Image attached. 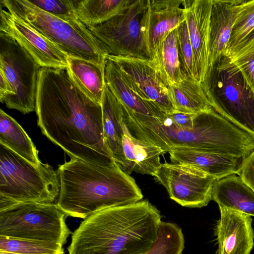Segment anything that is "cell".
<instances>
[{
    "label": "cell",
    "instance_id": "obj_1",
    "mask_svg": "<svg viewBox=\"0 0 254 254\" xmlns=\"http://www.w3.org/2000/svg\"><path fill=\"white\" fill-rule=\"evenodd\" d=\"M35 111L42 133L70 157L100 166L116 162L104 141L101 104L82 92L68 67H40Z\"/></svg>",
    "mask_w": 254,
    "mask_h": 254
},
{
    "label": "cell",
    "instance_id": "obj_2",
    "mask_svg": "<svg viewBox=\"0 0 254 254\" xmlns=\"http://www.w3.org/2000/svg\"><path fill=\"white\" fill-rule=\"evenodd\" d=\"M147 200L107 208L81 221L72 233L69 254H144L157 240L161 223Z\"/></svg>",
    "mask_w": 254,
    "mask_h": 254
},
{
    "label": "cell",
    "instance_id": "obj_3",
    "mask_svg": "<svg viewBox=\"0 0 254 254\" xmlns=\"http://www.w3.org/2000/svg\"><path fill=\"white\" fill-rule=\"evenodd\" d=\"M57 205L66 216L85 219L103 209L135 203L143 195L118 164L94 165L75 157L59 166Z\"/></svg>",
    "mask_w": 254,
    "mask_h": 254
},
{
    "label": "cell",
    "instance_id": "obj_4",
    "mask_svg": "<svg viewBox=\"0 0 254 254\" xmlns=\"http://www.w3.org/2000/svg\"><path fill=\"white\" fill-rule=\"evenodd\" d=\"M152 142L165 152L185 147L244 158L254 150V134L226 119L212 107L195 114L193 127L182 129L166 118L149 127Z\"/></svg>",
    "mask_w": 254,
    "mask_h": 254
},
{
    "label": "cell",
    "instance_id": "obj_5",
    "mask_svg": "<svg viewBox=\"0 0 254 254\" xmlns=\"http://www.w3.org/2000/svg\"><path fill=\"white\" fill-rule=\"evenodd\" d=\"M60 190L51 166L34 165L0 143V210L21 202L53 203Z\"/></svg>",
    "mask_w": 254,
    "mask_h": 254
},
{
    "label": "cell",
    "instance_id": "obj_6",
    "mask_svg": "<svg viewBox=\"0 0 254 254\" xmlns=\"http://www.w3.org/2000/svg\"><path fill=\"white\" fill-rule=\"evenodd\" d=\"M201 83L216 112L254 134V93L227 54H223L208 67Z\"/></svg>",
    "mask_w": 254,
    "mask_h": 254
},
{
    "label": "cell",
    "instance_id": "obj_7",
    "mask_svg": "<svg viewBox=\"0 0 254 254\" xmlns=\"http://www.w3.org/2000/svg\"><path fill=\"white\" fill-rule=\"evenodd\" d=\"M0 3L68 57L104 65L105 57L98 42L80 20L61 19L42 10L29 0H0Z\"/></svg>",
    "mask_w": 254,
    "mask_h": 254
},
{
    "label": "cell",
    "instance_id": "obj_8",
    "mask_svg": "<svg viewBox=\"0 0 254 254\" xmlns=\"http://www.w3.org/2000/svg\"><path fill=\"white\" fill-rule=\"evenodd\" d=\"M148 0H129L118 13L94 25H86L106 56L150 61L145 36Z\"/></svg>",
    "mask_w": 254,
    "mask_h": 254
},
{
    "label": "cell",
    "instance_id": "obj_9",
    "mask_svg": "<svg viewBox=\"0 0 254 254\" xmlns=\"http://www.w3.org/2000/svg\"><path fill=\"white\" fill-rule=\"evenodd\" d=\"M55 203L21 202L0 210V236L66 244L72 233Z\"/></svg>",
    "mask_w": 254,
    "mask_h": 254
},
{
    "label": "cell",
    "instance_id": "obj_10",
    "mask_svg": "<svg viewBox=\"0 0 254 254\" xmlns=\"http://www.w3.org/2000/svg\"><path fill=\"white\" fill-rule=\"evenodd\" d=\"M40 66L14 39L0 31V71L5 76L13 94L4 103L23 114L35 111Z\"/></svg>",
    "mask_w": 254,
    "mask_h": 254
},
{
    "label": "cell",
    "instance_id": "obj_11",
    "mask_svg": "<svg viewBox=\"0 0 254 254\" xmlns=\"http://www.w3.org/2000/svg\"><path fill=\"white\" fill-rule=\"evenodd\" d=\"M166 189L171 199L190 208H201L212 200L215 178L190 165L161 163L153 175Z\"/></svg>",
    "mask_w": 254,
    "mask_h": 254
},
{
    "label": "cell",
    "instance_id": "obj_12",
    "mask_svg": "<svg viewBox=\"0 0 254 254\" xmlns=\"http://www.w3.org/2000/svg\"><path fill=\"white\" fill-rule=\"evenodd\" d=\"M120 67L129 86L142 98L169 113L176 110L168 86L149 61L130 57L106 56Z\"/></svg>",
    "mask_w": 254,
    "mask_h": 254
},
{
    "label": "cell",
    "instance_id": "obj_13",
    "mask_svg": "<svg viewBox=\"0 0 254 254\" xmlns=\"http://www.w3.org/2000/svg\"><path fill=\"white\" fill-rule=\"evenodd\" d=\"M0 8V31L14 39L41 67H68V56L64 53L2 5Z\"/></svg>",
    "mask_w": 254,
    "mask_h": 254
},
{
    "label": "cell",
    "instance_id": "obj_14",
    "mask_svg": "<svg viewBox=\"0 0 254 254\" xmlns=\"http://www.w3.org/2000/svg\"><path fill=\"white\" fill-rule=\"evenodd\" d=\"M183 0H148L145 36L150 62L169 34L186 20Z\"/></svg>",
    "mask_w": 254,
    "mask_h": 254
},
{
    "label": "cell",
    "instance_id": "obj_15",
    "mask_svg": "<svg viewBox=\"0 0 254 254\" xmlns=\"http://www.w3.org/2000/svg\"><path fill=\"white\" fill-rule=\"evenodd\" d=\"M220 216L216 228L217 254H250L254 246L251 216L219 206Z\"/></svg>",
    "mask_w": 254,
    "mask_h": 254
},
{
    "label": "cell",
    "instance_id": "obj_16",
    "mask_svg": "<svg viewBox=\"0 0 254 254\" xmlns=\"http://www.w3.org/2000/svg\"><path fill=\"white\" fill-rule=\"evenodd\" d=\"M104 73L105 82L122 104L126 115L129 119L141 122L161 119L166 113L132 90L118 65L107 58L104 60Z\"/></svg>",
    "mask_w": 254,
    "mask_h": 254
},
{
    "label": "cell",
    "instance_id": "obj_17",
    "mask_svg": "<svg viewBox=\"0 0 254 254\" xmlns=\"http://www.w3.org/2000/svg\"><path fill=\"white\" fill-rule=\"evenodd\" d=\"M212 0H183L186 21L198 78L203 81L208 69L209 24Z\"/></svg>",
    "mask_w": 254,
    "mask_h": 254
},
{
    "label": "cell",
    "instance_id": "obj_18",
    "mask_svg": "<svg viewBox=\"0 0 254 254\" xmlns=\"http://www.w3.org/2000/svg\"><path fill=\"white\" fill-rule=\"evenodd\" d=\"M244 0H212L210 17L208 67L225 53Z\"/></svg>",
    "mask_w": 254,
    "mask_h": 254
},
{
    "label": "cell",
    "instance_id": "obj_19",
    "mask_svg": "<svg viewBox=\"0 0 254 254\" xmlns=\"http://www.w3.org/2000/svg\"><path fill=\"white\" fill-rule=\"evenodd\" d=\"M173 163L194 167L217 180L237 174L243 158L185 147H174L168 152Z\"/></svg>",
    "mask_w": 254,
    "mask_h": 254
},
{
    "label": "cell",
    "instance_id": "obj_20",
    "mask_svg": "<svg viewBox=\"0 0 254 254\" xmlns=\"http://www.w3.org/2000/svg\"><path fill=\"white\" fill-rule=\"evenodd\" d=\"M125 163L122 170L153 176L161 165V155L165 153L159 147L133 136L125 121L122 139Z\"/></svg>",
    "mask_w": 254,
    "mask_h": 254
},
{
    "label": "cell",
    "instance_id": "obj_21",
    "mask_svg": "<svg viewBox=\"0 0 254 254\" xmlns=\"http://www.w3.org/2000/svg\"><path fill=\"white\" fill-rule=\"evenodd\" d=\"M101 106L105 143L113 159L122 169L125 163L122 143L125 110L105 81Z\"/></svg>",
    "mask_w": 254,
    "mask_h": 254
},
{
    "label": "cell",
    "instance_id": "obj_22",
    "mask_svg": "<svg viewBox=\"0 0 254 254\" xmlns=\"http://www.w3.org/2000/svg\"><path fill=\"white\" fill-rule=\"evenodd\" d=\"M212 199L219 206L254 216V190L236 174L215 182L212 190Z\"/></svg>",
    "mask_w": 254,
    "mask_h": 254
},
{
    "label": "cell",
    "instance_id": "obj_23",
    "mask_svg": "<svg viewBox=\"0 0 254 254\" xmlns=\"http://www.w3.org/2000/svg\"><path fill=\"white\" fill-rule=\"evenodd\" d=\"M68 69L74 82L91 100L101 104L105 84L104 65L68 57Z\"/></svg>",
    "mask_w": 254,
    "mask_h": 254
},
{
    "label": "cell",
    "instance_id": "obj_24",
    "mask_svg": "<svg viewBox=\"0 0 254 254\" xmlns=\"http://www.w3.org/2000/svg\"><path fill=\"white\" fill-rule=\"evenodd\" d=\"M0 143L29 162L39 166L36 146L21 126L2 109L0 110Z\"/></svg>",
    "mask_w": 254,
    "mask_h": 254
},
{
    "label": "cell",
    "instance_id": "obj_25",
    "mask_svg": "<svg viewBox=\"0 0 254 254\" xmlns=\"http://www.w3.org/2000/svg\"><path fill=\"white\" fill-rule=\"evenodd\" d=\"M168 90L178 111L197 114L211 107L201 82L197 79L187 77L178 83L169 85Z\"/></svg>",
    "mask_w": 254,
    "mask_h": 254
},
{
    "label": "cell",
    "instance_id": "obj_26",
    "mask_svg": "<svg viewBox=\"0 0 254 254\" xmlns=\"http://www.w3.org/2000/svg\"><path fill=\"white\" fill-rule=\"evenodd\" d=\"M150 62L168 86L186 78L181 69L177 28L169 34L162 43L156 59Z\"/></svg>",
    "mask_w": 254,
    "mask_h": 254
},
{
    "label": "cell",
    "instance_id": "obj_27",
    "mask_svg": "<svg viewBox=\"0 0 254 254\" xmlns=\"http://www.w3.org/2000/svg\"><path fill=\"white\" fill-rule=\"evenodd\" d=\"M129 0H74L77 17L85 25H94L110 18Z\"/></svg>",
    "mask_w": 254,
    "mask_h": 254
},
{
    "label": "cell",
    "instance_id": "obj_28",
    "mask_svg": "<svg viewBox=\"0 0 254 254\" xmlns=\"http://www.w3.org/2000/svg\"><path fill=\"white\" fill-rule=\"evenodd\" d=\"M63 245L53 242L0 236V251L18 254H64Z\"/></svg>",
    "mask_w": 254,
    "mask_h": 254
},
{
    "label": "cell",
    "instance_id": "obj_29",
    "mask_svg": "<svg viewBox=\"0 0 254 254\" xmlns=\"http://www.w3.org/2000/svg\"><path fill=\"white\" fill-rule=\"evenodd\" d=\"M184 248L181 229L175 223L161 222L156 241L144 254H182Z\"/></svg>",
    "mask_w": 254,
    "mask_h": 254
},
{
    "label": "cell",
    "instance_id": "obj_30",
    "mask_svg": "<svg viewBox=\"0 0 254 254\" xmlns=\"http://www.w3.org/2000/svg\"><path fill=\"white\" fill-rule=\"evenodd\" d=\"M177 31L178 55L182 72L186 77L199 80L186 20L177 27Z\"/></svg>",
    "mask_w": 254,
    "mask_h": 254
},
{
    "label": "cell",
    "instance_id": "obj_31",
    "mask_svg": "<svg viewBox=\"0 0 254 254\" xmlns=\"http://www.w3.org/2000/svg\"><path fill=\"white\" fill-rule=\"evenodd\" d=\"M254 29V0H244L233 25L225 53L236 47Z\"/></svg>",
    "mask_w": 254,
    "mask_h": 254
},
{
    "label": "cell",
    "instance_id": "obj_32",
    "mask_svg": "<svg viewBox=\"0 0 254 254\" xmlns=\"http://www.w3.org/2000/svg\"><path fill=\"white\" fill-rule=\"evenodd\" d=\"M29 1L42 10L67 21L79 19L75 12L74 0H33Z\"/></svg>",
    "mask_w": 254,
    "mask_h": 254
},
{
    "label": "cell",
    "instance_id": "obj_33",
    "mask_svg": "<svg viewBox=\"0 0 254 254\" xmlns=\"http://www.w3.org/2000/svg\"><path fill=\"white\" fill-rule=\"evenodd\" d=\"M231 59L254 93V47L239 56Z\"/></svg>",
    "mask_w": 254,
    "mask_h": 254
},
{
    "label": "cell",
    "instance_id": "obj_34",
    "mask_svg": "<svg viewBox=\"0 0 254 254\" xmlns=\"http://www.w3.org/2000/svg\"><path fill=\"white\" fill-rule=\"evenodd\" d=\"M237 174L254 190V150L243 158Z\"/></svg>",
    "mask_w": 254,
    "mask_h": 254
},
{
    "label": "cell",
    "instance_id": "obj_35",
    "mask_svg": "<svg viewBox=\"0 0 254 254\" xmlns=\"http://www.w3.org/2000/svg\"><path fill=\"white\" fill-rule=\"evenodd\" d=\"M195 114L186 113L175 110L166 113L167 117L177 127L182 129H190L193 127Z\"/></svg>",
    "mask_w": 254,
    "mask_h": 254
},
{
    "label": "cell",
    "instance_id": "obj_36",
    "mask_svg": "<svg viewBox=\"0 0 254 254\" xmlns=\"http://www.w3.org/2000/svg\"><path fill=\"white\" fill-rule=\"evenodd\" d=\"M254 47V29L241 42L229 52L225 53L230 58L239 56L247 50Z\"/></svg>",
    "mask_w": 254,
    "mask_h": 254
},
{
    "label": "cell",
    "instance_id": "obj_37",
    "mask_svg": "<svg viewBox=\"0 0 254 254\" xmlns=\"http://www.w3.org/2000/svg\"><path fill=\"white\" fill-rule=\"evenodd\" d=\"M0 254H18L0 251Z\"/></svg>",
    "mask_w": 254,
    "mask_h": 254
}]
</instances>
